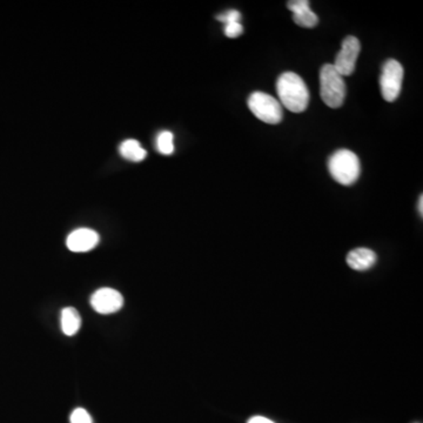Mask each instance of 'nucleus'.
<instances>
[{"instance_id":"nucleus-12","label":"nucleus","mask_w":423,"mask_h":423,"mask_svg":"<svg viewBox=\"0 0 423 423\" xmlns=\"http://www.w3.org/2000/svg\"><path fill=\"white\" fill-rule=\"evenodd\" d=\"M119 152L125 159L134 161V162L143 161L147 155L146 151L144 150L140 143L134 139H128V140H125L124 143H121Z\"/></svg>"},{"instance_id":"nucleus-5","label":"nucleus","mask_w":423,"mask_h":423,"mask_svg":"<svg viewBox=\"0 0 423 423\" xmlns=\"http://www.w3.org/2000/svg\"><path fill=\"white\" fill-rule=\"evenodd\" d=\"M403 68L395 59H388L382 66L380 77V87L383 99L388 102H393L400 95L403 80Z\"/></svg>"},{"instance_id":"nucleus-15","label":"nucleus","mask_w":423,"mask_h":423,"mask_svg":"<svg viewBox=\"0 0 423 423\" xmlns=\"http://www.w3.org/2000/svg\"><path fill=\"white\" fill-rule=\"evenodd\" d=\"M217 20L221 23L229 24V23H240V19H241V13L236 11V10H231V11L225 12L222 15H217Z\"/></svg>"},{"instance_id":"nucleus-4","label":"nucleus","mask_w":423,"mask_h":423,"mask_svg":"<svg viewBox=\"0 0 423 423\" xmlns=\"http://www.w3.org/2000/svg\"><path fill=\"white\" fill-rule=\"evenodd\" d=\"M248 107L259 120L266 124H279L284 116L280 102L263 92L252 93L248 98Z\"/></svg>"},{"instance_id":"nucleus-6","label":"nucleus","mask_w":423,"mask_h":423,"mask_svg":"<svg viewBox=\"0 0 423 423\" xmlns=\"http://www.w3.org/2000/svg\"><path fill=\"white\" fill-rule=\"evenodd\" d=\"M361 51V44L359 39L353 36L345 38L341 44V49L337 54L334 61V68L342 77L352 75L355 71L356 60Z\"/></svg>"},{"instance_id":"nucleus-17","label":"nucleus","mask_w":423,"mask_h":423,"mask_svg":"<svg viewBox=\"0 0 423 423\" xmlns=\"http://www.w3.org/2000/svg\"><path fill=\"white\" fill-rule=\"evenodd\" d=\"M247 423H275L272 420L263 417V416H253L252 419L248 420Z\"/></svg>"},{"instance_id":"nucleus-10","label":"nucleus","mask_w":423,"mask_h":423,"mask_svg":"<svg viewBox=\"0 0 423 423\" xmlns=\"http://www.w3.org/2000/svg\"><path fill=\"white\" fill-rule=\"evenodd\" d=\"M378 261V255L369 248H355L347 255V263L354 270H371Z\"/></svg>"},{"instance_id":"nucleus-11","label":"nucleus","mask_w":423,"mask_h":423,"mask_svg":"<svg viewBox=\"0 0 423 423\" xmlns=\"http://www.w3.org/2000/svg\"><path fill=\"white\" fill-rule=\"evenodd\" d=\"M82 326V316L73 307H66L61 312V330L65 335L73 337Z\"/></svg>"},{"instance_id":"nucleus-8","label":"nucleus","mask_w":423,"mask_h":423,"mask_svg":"<svg viewBox=\"0 0 423 423\" xmlns=\"http://www.w3.org/2000/svg\"><path fill=\"white\" fill-rule=\"evenodd\" d=\"M99 234L91 229H78L68 236L66 246L75 253L92 251L99 244Z\"/></svg>"},{"instance_id":"nucleus-16","label":"nucleus","mask_w":423,"mask_h":423,"mask_svg":"<svg viewBox=\"0 0 423 423\" xmlns=\"http://www.w3.org/2000/svg\"><path fill=\"white\" fill-rule=\"evenodd\" d=\"M244 32V27L240 23H229L225 25V34L229 38H238Z\"/></svg>"},{"instance_id":"nucleus-1","label":"nucleus","mask_w":423,"mask_h":423,"mask_svg":"<svg viewBox=\"0 0 423 423\" xmlns=\"http://www.w3.org/2000/svg\"><path fill=\"white\" fill-rule=\"evenodd\" d=\"M277 91L281 106L294 113L306 111L309 102V91L300 75L294 72H285L279 77Z\"/></svg>"},{"instance_id":"nucleus-18","label":"nucleus","mask_w":423,"mask_h":423,"mask_svg":"<svg viewBox=\"0 0 423 423\" xmlns=\"http://www.w3.org/2000/svg\"><path fill=\"white\" fill-rule=\"evenodd\" d=\"M419 210H420V215H421V217H422V215H423V195H421V197H420Z\"/></svg>"},{"instance_id":"nucleus-7","label":"nucleus","mask_w":423,"mask_h":423,"mask_svg":"<svg viewBox=\"0 0 423 423\" xmlns=\"http://www.w3.org/2000/svg\"><path fill=\"white\" fill-rule=\"evenodd\" d=\"M91 305L99 314H113L124 306L121 293L113 289H100L91 296Z\"/></svg>"},{"instance_id":"nucleus-2","label":"nucleus","mask_w":423,"mask_h":423,"mask_svg":"<svg viewBox=\"0 0 423 423\" xmlns=\"http://www.w3.org/2000/svg\"><path fill=\"white\" fill-rule=\"evenodd\" d=\"M320 95L322 102L330 109H339L345 102V80L344 77L334 68L333 64L323 65L321 68Z\"/></svg>"},{"instance_id":"nucleus-3","label":"nucleus","mask_w":423,"mask_h":423,"mask_svg":"<svg viewBox=\"0 0 423 423\" xmlns=\"http://www.w3.org/2000/svg\"><path fill=\"white\" fill-rule=\"evenodd\" d=\"M328 169L332 178L339 184L351 186L359 179L361 165L359 157L352 151L340 150L330 157Z\"/></svg>"},{"instance_id":"nucleus-9","label":"nucleus","mask_w":423,"mask_h":423,"mask_svg":"<svg viewBox=\"0 0 423 423\" xmlns=\"http://www.w3.org/2000/svg\"><path fill=\"white\" fill-rule=\"evenodd\" d=\"M287 8L293 12V20L296 25L313 29L318 24V15L312 11L308 0H293L287 3Z\"/></svg>"},{"instance_id":"nucleus-14","label":"nucleus","mask_w":423,"mask_h":423,"mask_svg":"<svg viewBox=\"0 0 423 423\" xmlns=\"http://www.w3.org/2000/svg\"><path fill=\"white\" fill-rule=\"evenodd\" d=\"M71 423H92V417L84 408H77L71 414Z\"/></svg>"},{"instance_id":"nucleus-13","label":"nucleus","mask_w":423,"mask_h":423,"mask_svg":"<svg viewBox=\"0 0 423 423\" xmlns=\"http://www.w3.org/2000/svg\"><path fill=\"white\" fill-rule=\"evenodd\" d=\"M157 150L164 155L174 153V135L172 132L162 131L157 137Z\"/></svg>"}]
</instances>
